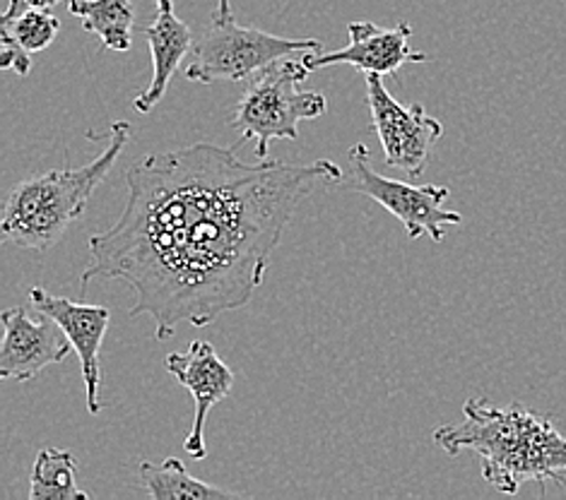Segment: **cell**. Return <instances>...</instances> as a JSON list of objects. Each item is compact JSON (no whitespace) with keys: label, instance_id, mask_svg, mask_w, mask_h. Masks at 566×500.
Here are the masks:
<instances>
[{"label":"cell","instance_id":"cell-10","mask_svg":"<svg viewBox=\"0 0 566 500\" xmlns=\"http://www.w3.org/2000/svg\"><path fill=\"white\" fill-rule=\"evenodd\" d=\"M349 42L345 49L333 53H304L308 71H323L328 65H355L359 73L396 75L402 65L429 61L427 53L410 46L412 26L398 22L394 30L374 24L369 20H355L347 24Z\"/></svg>","mask_w":566,"mask_h":500},{"label":"cell","instance_id":"cell-2","mask_svg":"<svg viewBox=\"0 0 566 500\" xmlns=\"http://www.w3.org/2000/svg\"><path fill=\"white\" fill-rule=\"evenodd\" d=\"M463 416V424L439 426L434 443L449 455L473 450L484 481L499 493L514 496L525 481H555L566 489V438L549 418L521 402L496 407L488 397H470Z\"/></svg>","mask_w":566,"mask_h":500},{"label":"cell","instance_id":"cell-14","mask_svg":"<svg viewBox=\"0 0 566 500\" xmlns=\"http://www.w3.org/2000/svg\"><path fill=\"white\" fill-rule=\"evenodd\" d=\"M71 15L104 44V49L124 53L133 46L136 6L133 0H71Z\"/></svg>","mask_w":566,"mask_h":500},{"label":"cell","instance_id":"cell-1","mask_svg":"<svg viewBox=\"0 0 566 500\" xmlns=\"http://www.w3.org/2000/svg\"><path fill=\"white\" fill-rule=\"evenodd\" d=\"M338 181L331 159L244 164L210 142L147 155L126 171L118 222L90 236L80 284L124 281L136 294L128 313L150 316L159 342L181 322L206 328L251 301L294 210Z\"/></svg>","mask_w":566,"mask_h":500},{"label":"cell","instance_id":"cell-3","mask_svg":"<svg viewBox=\"0 0 566 500\" xmlns=\"http://www.w3.org/2000/svg\"><path fill=\"white\" fill-rule=\"evenodd\" d=\"M130 140L128 120H116L109 128V145L90 164L77 169H53L12 188L6 202L0 236L27 251H49L69 232L71 224L85 217L87 202L109 175L118 155Z\"/></svg>","mask_w":566,"mask_h":500},{"label":"cell","instance_id":"cell-7","mask_svg":"<svg viewBox=\"0 0 566 500\" xmlns=\"http://www.w3.org/2000/svg\"><path fill=\"white\" fill-rule=\"evenodd\" d=\"M364 85L371 126L379 135L386 164L408 173L410 179L422 175L431 147L443 135V126L424 111L422 104H398L381 83V75L364 73Z\"/></svg>","mask_w":566,"mask_h":500},{"label":"cell","instance_id":"cell-5","mask_svg":"<svg viewBox=\"0 0 566 500\" xmlns=\"http://www.w3.org/2000/svg\"><path fill=\"white\" fill-rule=\"evenodd\" d=\"M318 39H287L241 26L234 18H214L193 46V58L184 71L188 83H241L268 65L302 53H321Z\"/></svg>","mask_w":566,"mask_h":500},{"label":"cell","instance_id":"cell-8","mask_svg":"<svg viewBox=\"0 0 566 500\" xmlns=\"http://www.w3.org/2000/svg\"><path fill=\"white\" fill-rule=\"evenodd\" d=\"M3 347H0V377L30 383L49 366L69 359L73 344L56 320L18 306L3 310Z\"/></svg>","mask_w":566,"mask_h":500},{"label":"cell","instance_id":"cell-9","mask_svg":"<svg viewBox=\"0 0 566 500\" xmlns=\"http://www.w3.org/2000/svg\"><path fill=\"white\" fill-rule=\"evenodd\" d=\"M30 308L36 313H44L51 320H56L61 330L69 337L73 349L77 351L80 366H83V377L87 387V412H102V344L104 334L109 330L112 310L104 306L77 304L63 296H53L44 287L30 289Z\"/></svg>","mask_w":566,"mask_h":500},{"label":"cell","instance_id":"cell-16","mask_svg":"<svg viewBox=\"0 0 566 500\" xmlns=\"http://www.w3.org/2000/svg\"><path fill=\"white\" fill-rule=\"evenodd\" d=\"M30 500H90V493L77 489V459L69 450H39L32 479Z\"/></svg>","mask_w":566,"mask_h":500},{"label":"cell","instance_id":"cell-15","mask_svg":"<svg viewBox=\"0 0 566 500\" xmlns=\"http://www.w3.org/2000/svg\"><path fill=\"white\" fill-rule=\"evenodd\" d=\"M138 481L153 500H179V498H237L234 491L218 489V486L200 481L186 471L177 457H167L161 465L143 459L138 465Z\"/></svg>","mask_w":566,"mask_h":500},{"label":"cell","instance_id":"cell-6","mask_svg":"<svg viewBox=\"0 0 566 500\" xmlns=\"http://www.w3.org/2000/svg\"><path fill=\"white\" fill-rule=\"evenodd\" d=\"M349 185L394 214L406 226L408 238L412 241L429 236L431 241L441 243L447 238L443 228L463 222L461 214L443 208V202L451 198V188L412 185L406 181L386 179L384 173L374 169L367 145H355L349 150Z\"/></svg>","mask_w":566,"mask_h":500},{"label":"cell","instance_id":"cell-13","mask_svg":"<svg viewBox=\"0 0 566 500\" xmlns=\"http://www.w3.org/2000/svg\"><path fill=\"white\" fill-rule=\"evenodd\" d=\"M61 32V22L49 8H36L24 0H10L6 15L0 18V65L6 71L27 77L32 71V56L53 44Z\"/></svg>","mask_w":566,"mask_h":500},{"label":"cell","instance_id":"cell-4","mask_svg":"<svg viewBox=\"0 0 566 500\" xmlns=\"http://www.w3.org/2000/svg\"><path fill=\"white\" fill-rule=\"evenodd\" d=\"M302 56L282 58L255 75L229 118L241 132L239 142H255V157L261 161L275 140H296L302 120H316L328 109V99L321 92L300 89L312 75Z\"/></svg>","mask_w":566,"mask_h":500},{"label":"cell","instance_id":"cell-18","mask_svg":"<svg viewBox=\"0 0 566 500\" xmlns=\"http://www.w3.org/2000/svg\"><path fill=\"white\" fill-rule=\"evenodd\" d=\"M24 3L36 6V8H53V6H59L61 0H24Z\"/></svg>","mask_w":566,"mask_h":500},{"label":"cell","instance_id":"cell-11","mask_svg":"<svg viewBox=\"0 0 566 500\" xmlns=\"http://www.w3.org/2000/svg\"><path fill=\"white\" fill-rule=\"evenodd\" d=\"M165 366L188 392H191L193 404H196L193 428L184 443V450L193 459H203L208 455L206 450L208 414L214 404H220L229 392H232L234 373L218 357L214 347L206 340H193L184 354L171 351V354L165 359Z\"/></svg>","mask_w":566,"mask_h":500},{"label":"cell","instance_id":"cell-12","mask_svg":"<svg viewBox=\"0 0 566 500\" xmlns=\"http://www.w3.org/2000/svg\"><path fill=\"white\" fill-rule=\"evenodd\" d=\"M143 32L147 36V44H150L153 77L150 85L133 99V109L138 114H150L165 99L174 73L179 71L186 53L193 49V34L174 12L171 0H155V18Z\"/></svg>","mask_w":566,"mask_h":500},{"label":"cell","instance_id":"cell-17","mask_svg":"<svg viewBox=\"0 0 566 500\" xmlns=\"http://www.w3.org/2000/svg\"><path fill=\"white\" fill-rule=\"evenodd\" d=\"M212 15H214V18H234L232 0H218V8H214Z\"/></svg>","mask_w":566,"mask_h":500}]
</instances>
